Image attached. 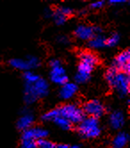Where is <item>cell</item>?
<instances>
[{
    "mask_svg": "<svg viewBox=\"0 0 130 148\" xmlns=\"http://www.w3.org/2000/svg\"><path fill=\"white\" fill-rule=\"evenodd\" d=\"M129 141V136L127 132L121 131L116 134L112 141V148H125Z\"/></svg>",
    "mask_w": 130,
    "mask_h": 148,
    "instance_id": "5bb4252c",
    "label": "cell"
},
{
    "mask_svg": "<svg viewBox=\"0 0 130 148\" xmlns=\"http://www.w3.org/2000/svg\"><path fill=\"white\" fill-rule=\"evenodd\" d=\"M83 112L85 115H88V117H94L99 119L104 115L106 112V107L98 99H93L86 102L83 106Z\"/></svg>",
    "mask_w": 130,
    "mask_h": 148,
    "instance_id": "52a82bcc",
    "label": "cell"
},
{
    "mask_svg": "<svg viewBox=\"0 0 130 148\" xmlns=\"http://www.w3.org/2000/svg\"><path fill=\"white\" fill-rule=\"evenodd\" d=\"M57 41H58V43H60L62 45H67L70 42V39H69L68 37L64 36V35H62V36H59L57 38Z\"/></svg>",
    "mask_w": 130,
    "mask_h": 148,
    "instance_id": "4316f807",
    "label": "cell"
},
{
    "mask_svg": "<svg viewBox=\"0 0 130 148\" xmlns=\"http://www.w3.org/2000/svg\"><path fill=\"white\" fill-rule=\"evenodd\" d=\"M26 60L29 63V70L32 69H37L40 66V59L35 56H28L26 57Z\"/></svg>",
    "mask_w": 130,
    "mask_h": 148,
    "instance_id": "7402d4cb",
    "label": "cell"
},
{
    "mask_svg": "<svg viewBox=\"0 0 130 148\" xmlns=\"http://www.w3.org/2000/svg\"><path fill=\"white\" fill-rule=\"evenodd\" d=\"M50 71V80L59 86H62L63 84L69 81V78L66 73V71L62 65V62L58 59H51L49 62Z\"/></svg>",
    "mask_w": 130,
    "mask_h": 148,
    "instance_id": "8992f818",
    "label": "cell"
},
{
    "mask_svg": "<svg viewBox=\"0 0 130 148\" xmlns=\"http://www.w3.org/2000/svg\"><path fill=\"white\" fill-rule=\"evenodd\" d=\"M105 5V2L104 1H95V2H93L90 5V7L92 9H94V10H98V9H101Z\"/></svg>",
    "mask_w": 130,
    "mask_h": 148,
    "instance_id": "484cf974",
    "label": "cell"
},
{
    "mask_svg": "<svg viewBox=\"0 0 130 148\" xmlns=\"http://www.w3.org/2000/svg\"><path fill=\"white\" fill-rule=\"evenodd\" d=\"M55 148H70V145L67 144H58V145H55Z\"/></svg>",
    "mask_w": 130,
    "mask_h": 148,
    "instance_id": "f1b7e54d",
    "label": "cell"
},
{
    "mask_svg": "<svg viewBox=\"0 0 130 148\" xmlns=\"http://www.w3.org/2000/svg\"><path fill=\"white\" fill-rule=\"evenodd\" d=\"M48 136V131L42 128V127H32V128L23 131L21 138L23 139H31L38 141L39 139L47 138Z\"/></svg>",
    "mask_w": 130,
    "mask_h": 148,
    "instance_id": "30bf717a",
    "label": "cell"
},
{
    "mask_svg": "<svg viewBox=\"0 0 130 148\" xmlns=\"http://www.w3.org/2000/svg\"><path fill=\"white\" fill-rule=\"evenodd\" d=\"M112 67L115 68L118 71H121L129 74L130 72V51L126 49L120 52L113 60Z\"/></svg>",
    "mask_w": 130,
    "mask_h": 148,
    "instance_id": "9c48e42d",
    "label": "cell"
},
{
    "mask_svg": "<svg viewBox=\"0 0 130 148\" xmlns=\"http://www.w3.org/2000/svg\"><path fill=\"white\" fill-rule=\"evenodd\" d=\"M103 29L98 26H90L86 24H80L74 30L75 37L84 41H89L96 35H102Z\"/></svg>",
    "mask_w": 130,
    "mask_h": 148,
    "instance_id": "ba28073f",
    "label": "cell"
},
{
    "mask_svg": "<svg viewBox=\"0 0 130 148\" xmlns=\"http://www.w3.org/2000/svg\"><path fill=\"white\" fill-rule=\"evenodd\" d=\"M77 131L82 138L94 139L98 137L102 133V128L98 119L94 117H85V119L78 124Z\"/></svg>",
    "mask_w": 130,
    "mask_h": 148,
    "instance_id": "277c9868",
    "label": "cell"
},
{
    "mask_svg": "<svg viewBox=\"0 0 130 148\" xmlns=\"http://www.w3.org/2000/svg\"><path fill=\"white\" fill-rule=\"evenodd\" d=\"M120 40V36L118 33L115 32V33H112L109 38H106V47H115L118 42Z\"/></svg>",
    "mask_w": 130,
    "mask_h": 148,
    "instance_id": "ffe728a7",
    "label": "cell"
},
{
    "mask_svg": "<svg viewBox=\"0 0 130 148\" xmlns=\"http://www.w3.org/2000/svg\"><path fill=\"white\" fill-rule=\"evenodd\" d=\"M10 65L13 68L19 70V71H30L29 70V63L27 62L26 59H21V58H14L11 59L9 61Z\"/></svg>",
    "mask_w": 130,
    "mask_h": 148,
    "instance_id": "2e32d148",
    "label": "cell"
},
{
    "mask_svg": "<svg viewBox=\"0 0 130 148\" xmlns=\"http://www.w3.org/2000/svg\"><path fill=\"white\" fill-rule=\"evenodd\" d=\"M70 148H83V147L79 145H70Z\"/></svg>",
    "mask_w": 130,
    "mask_h": 148,
    "instance_id": "f546056e",
    "label": "cell"
},
{
    "mask_svg": "<svg viewBox=\"0 0 130 148\" xmlns=\"http://www.w3.org/2000/svg\"><path fill=\"white\" fill-rule=\"evenodd\" d=\"M53 122H55V125L57 127H59V128L62 130H70L72 129V126H73L68 120H66L63 117H61V116L57 117L55 121H53Z\"/></svg>",
    "mask_w": 130,
    "mask_h": 148,
    "instance_id": "e0dca14e",
    "label": "cell"
},
{
    "mask_svg": "<svg viewBox=\"0 0 130 148\" xmlns=\"http://www.w3.org/2000/svg\"><path fill=\"white\" fill-rule=\"evenodd\" d=\"M78 85L74 82H67L61 86L59 96L63 100H70L76 96L78 92Z\"/></svg>",
    "mask_w": 130,
    "mask_h": 148,
    "instance_id": "7c38bea8",
    "label": "cell"
},
{
    "mask_svg": "<svg viewBox=\"0 0 130 148\" xmlns=\"http://www.w3.org/2000/svg\"><path fill=\"white\" fill-rule=\"evenodd\" d=\"M57 117H59V112H58V109L55 108V109H53L45 112L42 115L41 119L44 121H53Z\"/></svg>",
    "mask_w": 130,
    "mask_h": 148,
    "instance_id": "ac0fdd59",
    "label": "cell"
},
{
    "mask_svg": "<svg viewBox=\"0 0 130 148\" xmlns=\"http://www.w3.org/2000/svg\"><path fill=\"white\" fill-rule=\"evenodd\" d=\"M59 116L68 120L72 125L80 123L86 117L83 109L76 103H66L58 107Z\"/></svg>",
    "mask_w": 130,
    "mask_h": 148,
    "instance_id": "5b68a950",
    "label": "cell"
},
{
    "mask_svg": "<svg viewBox=\"0 0 130 148\" xmlns=\"http://www.w3.org/2000/svg\"><path fill=\"white\" fill-rule=\"evenodd\" d=\"M55 144H53L52 141L44 138V139H39L37 141V148H55Z\"/></svg>",
    "mask_w": 130,
    "mask_h": 148,
    "instance_id": "603a6c76",
    "label": "cell"
},
{
    "mask_svg": "<svg viewBox=\"0 0 130 148\" xmlns=\"http://www.w3.org/2000/svg\"><path fill=\"white\" fill-rule=\"evenodd\" d=\"M88 47L91 49L98 50L106 47V38L103 35H96L88 41Z\"/></svg>",
    "mask_w": 130,
    "mask_h": 148,
    "instance_id": "9a60e30c",
    "label": "cell"
},
{
    "mask_svg": "<svg viewBox=\"0 0 130 148\" xmlns=\"http://www.w3.org/2000/svg\"><path fill=\"white\" fill-rule=\"evenodd\" d=\"M99 59L94 53L91 51H84L79 55V63L78 66V71L75 74L74 80L78 84L86 83L90 77L94 67L97 65Z\"/></svg>",
    "mask_w": 130,
    "mask_h": 148,
    "instance_id": "6da1fadb",
    "label": "cell"
},
{
    "mask_svg": "<svg viewBox=\"0 0 130 148\" xmlns=\"http://www.w3.org/2000/svg\"><path fill=\"white\" fill-rule=\"evenodd\" d=\"M21 148H37V141L31 139H21Z\"/></svg>",
    "mask_w": 130,
    "mask_h": 148,
    "instance_id": "cb8c5ba5",
    "label": "cell"
},
{
    "mask_svg": "<svg viewBox=\"0 0 130 148\" xmlns=\"http://www.w3.org/2000/svg\"><path fill=\"white\" fill-rule=\"evenodd\" d=\"M109 3L112 5H120L126 4L127 1H125V0H110Z\"/></svg>",
    "mask_w": 130,
    "mask_h": 148,
    "instance_id": "83f0119b",
    "label": "cell"
},
{
    "mask_svg": "<svg viewBox=\"0 0 130 148\" xmlns=\"http://www.w3.org/2000/svg\"><path fill=\"white\" fill-rule=\"evenodd\" d=\"M126 122L125 114L122 111L116 110L113 111L109 116V124L111 128L115 130H121Z\"/></svg>",
    "mask_w": 130,
    "mask_h": 148,
    "instance_id": "8fae6325",
    "label": "cell"
},
{
    "mask_svg": "<svg viewBox=\"0 0 130 148\" xmlns=\"http://www.w3.org/2000/svg\"><path fill=\"white\" fill-rule=\"evenodd\" d=\"M52 17L53 18V21H55V23L57 25H63L68 20V18L66 16H64L63 14H62L58 10H55V11L53 13Z\"/></svg>",
    "mask_w": 130,
    "mask_h": 148,
    "instance_id": "44dd1931",
    "label": "cell"
},
{
    "mask_svg": "<svg viewBox=\"0 0 130 148\" xmlns=\"http://www.w3.org/2000/svg\"><path fill=\"white\" fill-rule=\"evenodd\" d=\"M39 78L40 77L38 75V74L34 73L33 71H25L24 74H23V79L25 80V84H27V85H30V84L35 83Z\"/></svg>",
    "mask_w": 130,
    "mask_h": 148,
    "instance_id": "d6986e66",
    "label": "cell"
},
{
    "mask_svg": "<svg viewBox=\"0 0 130 148\" xmlns=\"http://www.w3.org/2000/svg\"><path fill=\"white\" fill-rule=\"evenodd\" d=\"M49 93L48 82L39 78L35 83L27 85L25 84L24 88V101L27 104H32L38 100L46 97Z\"/></svg>",
    "mask_w": 130,
    "mask_h": 148,
    "instance_id": "3957f363",
    "label": "cell"
},
{
    "mask_svg": "<svg viewBox=\"0 0 130 148\" xmlns=\"http://www.w3.org/2000/svg\"><path fill=\"white\" fill-rule=\"evenodd\" d=\"M35 121V117L34 115L29 111H24L20 116V118L17 121V128L18 130L24 131L26 130H29L32 128V126L34 124Z\"/></svg>",
    "mask_w": 130,
    "mask_h": 148,
    "instance_id": "4fadbf2b",
    "label": "cell"
},
{
    "mask_svg": "<svg viewBox=\"0 0 130 148\" xmlns=\"http://www.w3.org/2000/svg\"><path fill=\"white\" fill-rule=\"evenodd\" d=\"M105 79L109 86L120 97H125L130 91L129 74L118 71L115 68L110 67L105 72Z\"/></svg>",
    "mask_w": 130,
    "mask_h": 148,
    "instance_id": "7a4b0ae2",
    "label": "cell"
},
{
    "mask_svg": "<svg viewBox=\"0 0 130 148\" xmlns=\"http://www.w3.org/2000/svg\"><path fill=\"white\" fill-rule=\"evenodd\" d=\"M56 10H58V11H59L62 14H63L64 16H66L67 18H69V17L73 14V10H72L71 8L68 7V6H60V7H58Z\"/></svg>",
    "mask_w": 130,
    "mask_h": 148,
    "instance_id": "d4e9b609",
    "label": "cell"
}]
</instances>
